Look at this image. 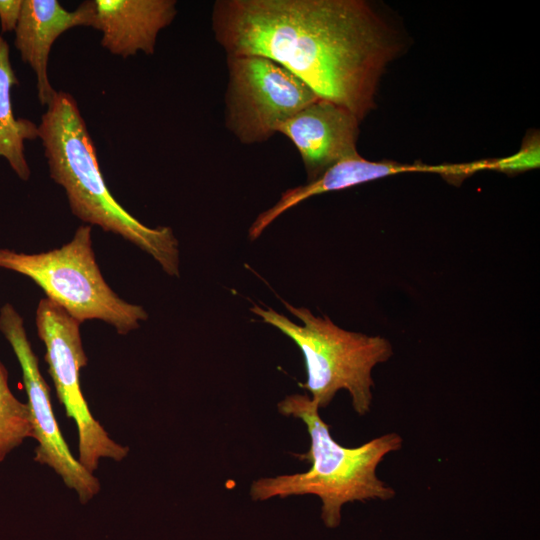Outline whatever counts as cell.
Returning a JSON list of instances; mask_svg holds the SVG:
<instances>
[{"label": "cell", "instance_id": "obj_1", "mask_svg": "<svg viewBox=\"0 0 540 540\" xmlns=\"http://www.w3.org/2000/svg\"><path fill=\"white\" fill-rule=\"evenodd\" d=\"M212 30L227 56L269 58L360 121L400 49L362 0H218Z\"/></svg>", "mask_w": 540, "mask_h": 540}, {"label": "cell", "instance_id": "obj_2", "mask_svg": "<svg viewBox=\"0 0 540 540\" xmlns=\"http://www.w3.org/2000/svg\"><path fill=\"white\" fill-rule=\"evenodd\" d=\"M279 413L300 419L306 426L310 446L300 460L310 462L307 471L256 479L250 487L255 501L274 497L313 495L321 500V519L327 528H337L347 503L388 501L396 496L393 487L381 480L377 469L390 453L401 450L403 438L388 432L362 445L346 447L331 435L318 406L306 394L286 396L277 405Z\"/></svg>", "mask_w": 540, "mask_h": 540}, {"label": "cell", "instance_id": "obj_3", "mask_svg": "<svg viewBox=\"0 0 540 540\" xmlns=\"http://www.w3.org/2000/svg\"><path fill=\"white\" fill-rule=\"evenodd\" d=\"M38 125L53 181L66 192L72 213L132 242L170 276L179 275L178 241L169 227L149 228L126 211L105 183L97 153L77 101L57 91Z\"/></svg>", "mask_w": 540, "mask_h": 540}, {"label": "cell", "instance_id": "obj_4", "mask_svg": "<svg viewBox=\"0 0 540 540\" xmlns=\"http://www.w3.org/2000/svg\"><path fill=\"white\" fill-rule=\"evenodd\" d=\"M283 304L301 325L272 308L254 305L250 311L299 347L305 361L306 381L298 385L310 393L319 409L326 408L340 390H346L356 414L367 415L373 401L372 370L392 357L391 343L381 336L342 329L329 317L315 316L305 307L285 301Z\"/></svg>", "mask_w": 540, "mask_h": 540}, {"label": "cell", "instance_id": "obj_5", "mask_svg": "<svg viewBox=\"0 0 540 540\" xmlns=\"http://www.w3.org/2000/svg\"><path fill=\"white\" fill-rule=\"evenodd\" d=\"M0 267L32 279L80 324L98 319L127 334L148 318L142 306L122 300L105 282L92 249L90 226H80L69 243L48 252L0 249Z\"/></svg>", "mask_w": 540, "mask_h": 540}, {"label": "cell", "instance_id": "obj_6", "mask_svg": "<svg viewBox=\"0 0 540 540\" xmlns=\"http://www.w3.org/2000/svg\"><path fill=\"white\" fill-rule=\"evenodd\" d=\"M225 123L244 144L267 141L279 124L319 100L283 65L262 56H227Z\"/></svg>", "mask_w": 540, "mask_h": 540}, {"label": "cell", "instance_id": "obj_7", "mask_svg": "<svg viewBox=\"0 0 540 540\" xmlns=\"http://www.w3.org/2000/svg\"><path fill=\"white\" fill-rule=\"evenodd\" d=\"M38 336L46 347L45 360L59 402L78 432V461L90 473L101 459L122 461L129 448L115 442L94 418L82 394L79 371L87 365L80 336V323L48 298L36 310Z\"/></svg>", "mask_w": 540, "mask_h": 540}, {"label": "cell", "instance_id": "obj_8", "mask_svg": "<svg viewBox=\"0 0 540 540\" xmlns=\"http://www.w3.org/2000/svg\"><path fill=\"white\" fill-rule=\"evenodd\" d=\"M0 331L11 345L22 369L23 383L37 441L34 460L52 468L64 484L86 504L100 491V482L71 453L57 424L50 390L43 379L38 358L28 340L22 317L11 304L0 309Z\"/></svg>", "mask_w": 540, "mask_h": 540}, {"label": "cell", "instance_id": "obj_9", "mask_svg": "<svg viewBox=\"0 0 540 540\" xmlns=\"http://www.w3.org/2000/svg\"><path fill=\"white\" fill-rule=\"evenodd\" d=\"M360 120L349 110L319 99L278 125L297 148L308 182L338 161L356 156Z\"/></svg>", "mask_w": 540, "mask_h": 540}, {"label": "cell", "instance_id": "obj_10", "mask_svg": "<svg viewBox=\"0 0 540 540\" xmlns=\"http://www.w3.org/2000/svg\"><path fill=\"white\" fill-rule=\"evenodd\" d=\"M94 2H82L74 11L57 0H23L15 28L14 46L36 77L39 102L48 106L56 94L48 78V60L55 41L67 30L93 22Z\"/></svg>", "mask_w": 540, "mask_h": 540}, {"label": "cell", "instance_id": "obj_11", "mask_svg": "<svg viewBox=\"0 0 540 540\" xmlns=\"http://www.w3.org/2000/svg\"><path fill=\"white\" fill-rule=\"evenodd\" d=\"M92 28L102 33L101 46L127 58L155 51L158 34L176 14L174 0H93Z\"/></svg>", "mask_w": 540, "mask_h": 540}, {"label": "cell", "instance_id": "obj_12", "mask_svg": "<svg viewBox=\"0 0 540 540\" xmlns=\"http://www.w3.org/2000/svg\"><path fill=\"white\" fill-rule=\"evenodd\" d=\"M451 164H405L395 161H370L361 155L342 159L329 167L317 179L285 190L280 199L260 213L249 228L250 240H256L280 215L304 200L326 192L347 189L359 184L405 172H432L447 176Z\"/></svg>", "mask_w": 540, "mask_h": 540}, {"label": "cell", "instance_id": "obj_13", "mask_svg": "<svg viewBox=\"0 0 540 540\" xmlns=\"http://www.w3.org/2000/svg\"><path fill=\"white\" fill-rule=\"evenodd\" d=\"M19 84L9 57V45L0 36V157L7 160L16 175L27 181L31 171L24 153V142L38 138V125L14 115L11 91Z\"/></svg>", "mask_w": 540, "mask_h": 540}, {"label": "cell", "instance_id": "obj_14", "mask_svg": "<svg viewBox=\"0 0 540 540\" xmlns=\"http://www.w3.org/2000/svg\"><path fill=\"white\" fill-rule=\"evenodd\" d=\"M26 438H34L29 406L11 392L7 370L0 362V462Z\"/></svg>", "mask_w": 540, "mask_h": 540}, {"label": "cell", "instance_id": "obj_15", "mask_svg": "<svg viewBox=\"0 0 540 540\" xmlns=\"http://www.w3.org/2000/svg\"><path fill=\"white\" fill-rule=\"evenodd\" d=\"M539 165L540 139L538 132L527 134L521 148L510 156L466 163L469 175L479 170H495L506 174H515L538 168Z\"/></svg>", "mask_w": 540, "mask_h": 540}, {"label": "cell", "instance_id": "obj_16", "mask_svg": "<svg viewBox=\"0 0 540 540\" xmlns=\"http://www.w3.org/2000/svg\"><path fill=\"white\" fill-rule=\"evenodd\" d=\"M23 0H0V24L2 32L14 31L22 9Z\"/></svg>", "mask_w": 540, "mask_h": 540}]
</instances>
